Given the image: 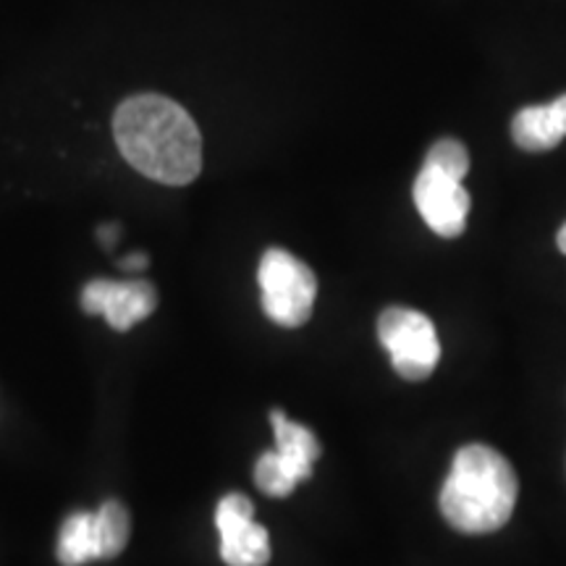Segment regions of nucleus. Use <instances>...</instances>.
Segmentation results:
<instances>
[{
    "instance_id": "nucleus-8",
    "label": "nucleus",
    "mask_w": 566,
    "mask_h": 566,
    "mask_svg": "<svg viewBox=\"0 0 566 566\" xmlns=\"http://www.w3.org/2000/svg\"><path fill=\"white\" fill-rule=\"evenodd\" d=\"M82 307L90 315H103L113 331H129L158 307V292L150 281L95 279L84 286Z\"/></svg>"
},
{
    "instance_id": "nucleus-3",
    "label": "nucleus",
    "mask_w": 566,
    "mask_h": 566,
    "mask_svg": "<svg viewBox=\"0 0 566 566\" xmlns=\"http://www.w3.org/2000/svg\"><path fill=\"white\" fill-rule=\"evenodd\" d=\"M260 292L263 310L281 328H300L310 321L317 296V279L292 252L268 250L260 260Z\"/></svg>"
},
{
    "instance_id": "nucleus-2",
    "label": "nucleus",
    "mask_w": 566,
    "mask_h": 566,
    "mask_svg": "<svg viewBox=\"0 0 566 566\" xmlns=\"http://www.w3.org/2000/svg\"><path fill=\"white\" fill-rule=\"evenodd\" d=\"M516 493L520 483L512 462L491 446L470 443L457 451L438 506L459 533L488 535L512 520Z\"/></svg>"
},
{
    "instance_id": "nucleus-9",
    "label": "nucleus",
    "mask_w": 566,
    "mask_h": 566,
    "mask_svg": "<svg viewBox=\"0 0 566 566\" xmlns=\"http://www.w3.org/2000/svg\"><path fill=\"white\" fill-rule=\"evenodd\" d=\"M566 137V95L548 105L522 108L512 122V139L520 150L546 153L554 150Z\"/></svg>"
},
{
    "instance_id": "nucleus-12",
    "label": "nucleus",
    "mask_w": 566,
    "mask_h": 566,
    "mask_svg": "<svg viewBox=\"0 0 566 566\" xmlns=\"http://www.w3.org/2000/svg\"><path fill=\"white\" fill-rule=\"evenodd\" d=\"M424 166H433L438 171L462 179L470 171V153L459 139H438L424 155Z\"/></svg>"
},
{
    "instance_id": "nucleus-7",
    "label": "nucleus",
    "mask_w": 566,
    "mask_h": 566,
    "mask_svg": "<svg viewBox=\"0 0 566 566\" xmlns=\"http://www.w3.org/2000/svg\"><path fill=\"white\" fill-rule=\"evenodd\" d=\"M221 533V558L229 566H265L271 562V537L254 522V504L242 493H229L216 509Z\"/></svg>"
},
{
    "instance_id": "nucleus-14",
    "label": "nucleus",
    "mask_w": 566,
    "mask_h": 566,
    "mask_svg": "<svg viewBox=\"0 0 566 566\" xmlns=\"http://www.w3.org/2000/svg\"><path fill=\"white\" fill-rule=\"evenodd\" d=\"M556 242H558V250H562L564 254H566V223L562 226V231H558V237H556Z\"/></svg>"
},
{
    "instance_id": "nucleus-10",
    "label": "nucleus",
    "mask_w": 566,
    "mask_h": 566,
    "mask_svg": "<svg viewBox=\"0 0 566 566\" xmlns=\"http://www.w3.org/2000/svg\"><path fill=\"white\" fill-rule=\"evenodd\" d=\"M95 558H101L95 512L71 514L59 533V562L63 566H82Z\"/></svg>"
},
{
    "instance_id": "nucleus-5",
    "label": "nucleus",
    "mask_w": 566,
    "mask_h": 566,
    "mask_svg": "<svg viewBox=\"0 0 566 566\" xmlns=\"http://www.w3.org/2000/svg\"><path fill=\"white\" fill-rule=\"evenodd\" d=\"M378 338L391 354L394 370L412 384L430 378L438 359H441V342H438L436 325L417 310H384V315L378 317Z\"/></svg>"
},
{
    "instance_id": "nucleus-11",
    "label": "nucleus",
    "mask_w": 566,
    "mask_h": 566,
    "mask_svg": "<svg viewBox=\"0 0 566 566\" xmlns=\"http://www.w3.org/2000/svg\"><path fill=\"white\" fill-rule=\"evenodd\" d=\"M95 527L97 541H101V558H116L129 543V509L118 504V501H105L95 512Z\"/></svg>"
},
{
    "instance_id": "nucleus-4",
    "label": "nucleus",
    "mask_w": 566,
    "mask_h": 566,
    "mask_svg": "<svg viewBox=\"0 0 566 566\" xmlns=\"http://www.w3.org/2000/svg\"><path fill=\"white\" fill-rule=\"evenodd\" d=\"M275 451H268L254 464V483L265 495L283 499L294 488L313 475V467L321 457V441L300 422L289 420L281 409L271 412Z\"/></svg>"
},
{
    "instance_id": "nucleus-13",
    "label": "nucleus",
    "mask_w": 566,
    "mask_h": 566,
    "mask_svg": "<svg viewBox=\"0 0 566 566\" xmlns=\"http://www.w3.org/2000/svg\"><path fill=\"white\" fill-rule=\"evenodd\" d=\"M147 263H150V260H147V254L134 252V254H129V258L122 260V268H126V271H142V268H147Z\"/></svg>"
},
{
    "instance_id": "nucleus-1",
    "label": "nucleus",
    "mask_w": 566,
    "mask_h": 566,
    "mask_svg": "<svg viewBox=\"0 0 566 566\" xmlns=\"http://www.w3.org/2000/svg\"><path fill=\"white\" fill-rule=\"evenodd\" d=\"M116 145L147 179L184 187L202 171V134L179 103L163 95H134L113 116Z\"/></svg>"
},
{
    "instance_id": "nucleus-6",
    "label": "nucleus",
    "mask_w": 566,
    "mask_h": 566,
    "mask_svg": "<svg viewBox=\"0 0 566 566\" xmlns=\"http://www.w3.org/2000/svg\"><path fill=\"white\" fill-rule=\"evenodd\" d=\"M415 205L420 210L422 221L433 229L438 237L454 239L462 237L467 229V216H470L472 200L464 189L462 179L438 171L433 166L420 168L415 179Z\"/></svg>"
}]
</instances>
